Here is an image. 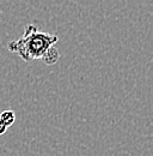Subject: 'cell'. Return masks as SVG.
I'll use <instances>...</instances> for the list:
<instances>
[{"mask_svg": "<svg viewBox=\"0 0 153 156\" xmlns=\"http://www.w3.org/2000/svg\"><path fill=\"white\" fill-rule=\"evenodd\" d=\"M57 41L59 37L56 35L41 31L36 25L28 24L23 36L18 40L10 41L7 48L11 53H16L26 62L41 59L47 65H54L60 58L55 48Z\"/></svg>", "mask_w": 153, "mask_h": 156, "instance_id": "6da1fadb", "label": "cell"}, {"mask_svg": "<svg viewBox=\"0 0 153 156\" xmlns=\"http://www.w3.org/2000/svg\"><path fill=\"white\" fill-rule=\"evenodd\" d=\"M7 129H8V127H7V126H6V125L0 120V136H1V135H4V133L7 131Z\"/></svg>", "mask_w": 153, "mask_h": 156, "instance_id": "3957f363", "label": "cell"}, {"mask_svg": "<svg viewBox=\"0 0 153 156\" xmlns=\"http://www.w3.org/2000/svg\"><path fill=\"white\" fill-rule=\"evenodd\" d=\"M0 120H1L7 127H10V126L13 125V122H15V120H16V114H15V112L11 111V109L4 111V112L0 114Z\"/></svg>", "mask_w": 153, "mask_h": 156, "instance_id": "7a4b0ae2", "label": "cell"}]
</instances>
